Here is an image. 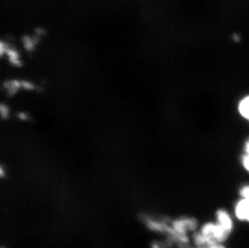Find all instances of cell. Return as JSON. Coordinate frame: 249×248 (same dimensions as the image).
<instances>
[{"mask_svg": "<svg viewBox=\"0 0 249 248\" xmlns=\"http://www.w3.org/2000/svg\"><path fill=\"white\" fill-rule=\"evenodd\" d=\"M198 231L207 239L214 243L228 244L231 236L219 224H217L212 218L201 221Z\"/></svg>", "mask_w": 249, "mask_h": 248, "instance_id": "obj_1", "label": "cell"}, {"mask_svg": "<svg viewBox=\"0 0 249 248\" xmlns=\"http://www.w3.org/2000/svg\"><path fill=\"white\" fill-rule=\"evenodd\" d=\"M212 219L219 224L220 227L231 236L237 226V222L235 220V216L233 214L231 208L228 207H219L214 211Z\"/></svg>", "mask_w": 249, "mask_h": 248, "instance_id": "obj_2", "label": "cell"}, {"mask_svg": "<svg viewBox=\"0 0 249 248\" xmlns=\"http://www.w3.org/2000/svg\"><path fill=\"white\" fill-rule=\"evenodd\" d=\"M231 210L238 224L249 226V200L236 197L231 204Z\"/></svg>", "mask_w": 249, "mask_h": 248, "instance_id": "obj_3", "label": "cell"}, {"mask_svg": "<svg viewBox=\"0 0 249 248\" xmlns=\"http://www.w3.org/2000/svg\"><path fill=\"white\" fill-rule=\"evenodd\" d=\"M235 112L238 119L249 128V91L238 97L235 103Z\"/></svg>", "mask_w": 249, "mask_h": 248, "instance_id": "obj_4", "label": "cell"}, {"mask_svg": "<svg viewBox=\"0 0 249 248\" xmlns=\"http://www.w3.org/2000/svg\"><path fill=\"white\" fill-rule=\"evenodd\" d=\"M238 164L243 174L249 178V133L243 139L238 156Z\"/></svg>", "mask_w": 249, "mask_h": 248, "instance_id": "obj_5", "label": "cell"}, {"mask_svg": "<svg viewBox=\"0 0 249 248\" xmlns=\"http://www.w3.org/2000/svg\"><path fill=\"white\" fill-rule=\"evenodd\" d=\"M236 197L249 200V180H245L240 184L236 190Z\"/></svg>", "mask_w": 249, "mask_h": 248, "instance_id": "obj_6", "label": "cell"}, {"mask_svg": "<svg viewBox=\"0 0 249 248\" xmlns=\"http://www.w3.org/2000/svg\"><path fill=\"white\" fill-rule=\"evenodd\" d=\"M206 248H229L228 244H221V243H213L207 247Z\"/></svg>", "mask_w": 249, "mask_h": 248, "instance_id": "obj_7", "label": "cell"}, {"mask_svg": "<svg viewBox=\"0 0 249 248\" xmlns=\"http://www.w3.org/2000/svg\"><path fill=\"white\" fill-rule=\"evenodd\" d=\"M193 248V247H192V248Z\"/></svg>", "mask_w": 249, "mask_h": 248, "instance_id": "obj_8", "label": "cell"}]
</instances>
